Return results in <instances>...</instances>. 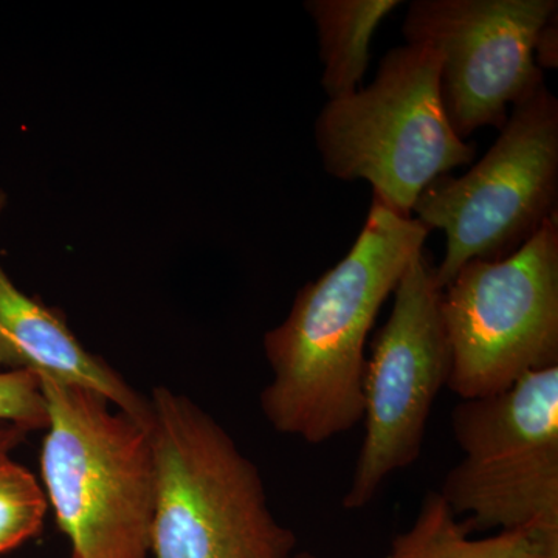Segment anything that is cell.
I'll return each instance as SVG.
<instances>
[{
  "instance_id": "cell-8",
  "label": "cell",
  "mask_w": 558,
  "mask_h": 558,
  "mask_svg": "<svg viewBox=\"0 0 558 558\" xmlns=\"http://www.w3.org/2000/svg\"><path fill=\"white\" fill-rule=\"evenodd\" d=\"M442 289L424 252L395 290L391 315L371 341L363 374L365 436L341 506L366 508L389 476L421 457L429 414L451 373Z\"/></svg>"
},
{
  "instance_id": "cell-12",
  "label": "cell",
  "mask_w": 558,
  "mask_h": 558,
  "mask_svg": "<svg viewBox=\"0 0 558 558\" xmlns=\"http://www.w3.org/2000/svg\"><path fill=\"white\" fill-rule=\"evenodd\" d=\"M400 0H307L304 10L317 27L322 86L329 101L360 89L369 68L371 39Z\"/></svg>"
},
{
  "instance_id": "cell-9",
  "label": "cell",
  "mask_w": 558,
  "mask_h": 558,
  "mask_svg": "<svg viewBox=\"0 0 558 558\" xmlns=\"http://www.w3.org/2000/svg\"><path fill=\"white\" fill-rule=\"evenodd\" d=\"M557 0H416L402 25L407 44L439 54V92L458 137L501 130L509 106L543 86L535 39Z\"/></svg>"
},
{
  "instance_id": "cell-3",
  "label": "cell",
  "mask_w": 558,
  "mask_h": 558,
  "mask_svg": "<svg viewBox=\"0 0 558 558\" xmlns=\"http://www.w3.org/2000/svg\"><path fill=\"white\" fill-rule=\"evenodd\" d=\"M49 410L43 488L76 558H153L148 427L89 389L39 379Z\"/></svg>"
},
{
  "instance_id": "cell-1",
  "label": "cell",
  "mask_w": 558,
  "mask_h": 558,
  "mask_svg": "<svg viewBox=\"0 0 558 558\" xmlns=\"http://www.w3.org/2000/svg\"><path fill=\"white\" fill-rule=\"evenodd\" d=\"M428 234L414 216L373 199L344 258L299 290L284 322L264 336L274 377L260 410L275 432L318 446L362 422L366 341Z\"/></svg>"
},
{
  "instance_id": "cell-10",
  "label": "cell",
  "mask_w": 558,
  "mask_h": 558,
  "mask_svg": "<svg viewBox=\"0 0 558 558\" xmlns=\"http://www.w3.org/2000/svg\"><path fill=\"white\" fill-rule=\"evenodd\" d=\"M0 368L97 392L148 427L149 400L76 339L64 317L22 292L0 264Z\"/></svg>"
},
{
  "instance_id": "cell-6",
  "label": "cell",
  "mask_w": 558,
  "mask_h": 558,
  "mask_svg": "<svg viewBox=\"0 0 558 558\" xmlns=\"http://www.w3.org/2000/svg\"><path fill=\"white\" fill-rule=\"evenodd\" d=\"M557 201L558 100L543 84L513 106L475 167L433 180L411 215L446 234V255L435 267L444 289L470 260L502 259L526 244L557 216Z\"/></svg>"
},
{
  "instance_id": "cell-18",
  "label": "cell",
  "mask_w": 558,
  "mask_h": 558,
  "mask_svg": "<svg viewBox=\"0 0 558 558\" xmlns=\"http://www.w3.org/2000/svg\"><path fill=\"white\" fill-rule=\"evenodd\" d=\"M5 205H7L5 193H3L2 190H0V211H2L3 208H5Z\"/></svg>"
},
{
  "instance_id": "cell-15",
  "label": "cell",
  "mask_w": 558,
  "mask_h": 558,
  "mask_svg": "<svg viewBox=\"0 0 558 558\" xmlns=\"http://www.w3.org/2000/svg\"><path fill=\"white\" fill-rule=\"evenodd\" d=\"M534 58L538 69L558 68V20L557 13L553 14L535 39Z\"/></svg>"
},
{
  "instance_id": "cell-11",
  "label": "cell",
  "mask_w": 558,
  "mask_h": 558,
  "mask_svg": "<svg viewBox=\"0 0 558 558\" xmlns=\"http://www.w3.org/2000/svg\"><path fill=\"white\" fill-rule=\"evenodd\" d=\"M439 492H427L414 523L396 535L384 558H558V538L534 529L470 538Z\"/></svg>"
},
{
  "instance_id": "cell-13",
  "label": "cell",
  "mask_w": 558,
  "mask_h": 558,
  "mask_svg": "<svg viewBox=\"0 0 558 558\" xmlns=\"http://www.w3.org/2000/svg\"><path fill=\"white\" fill-rule=\"evenodd\" d=\"M49 501L38 478L20 462L0 457V556L43 532Z\"/></svg>"
},
{
  "instance_id": "cell-19",
  "label": "cell",
  "mask_w": 558,
  "mask_h": 558,
  "mask_svg": "<svg viewBox=\"0 0 558 558\" xmlns=\"http://www.w3.org/2000/svg\"><path fill=\"white\" fill-rule=\"evenodd\" d=\"M72 558H76V557H72Z\"/></svg>"
},
{
  "instance_id": "cell-4",
  "label": "cell",
  "mask_w": 558,
  "mask_h": 558,
  "mask_svg": "<svg viewBox=\"0 0 558 558\" xmlns=\"http://www.w3.org/2000/svg\"><path fill=\"white\" fill-rule=\"evenodd\" d=\"M439 69L432 47L403 44L385 54L368 87L326 102L314 128L325 171L343 182L366 180L373 199L413 216L433 180L472 163L475 148L444 110Z\"/></svg>"
},
{
  "instance_id": "cell-7",
  "label": "cell",
  "mask_w": 558,
  "mask_h": 558,
  "mask_svg": "<svg viewBox=\"0 0 558 558\" xmlns=\"http://www.w3.org/2000/svg\"><path fill=\"white\" fill-rule=\"evenodd\" d=\"M451 349L447 388L488 398L534 371L558 366V219L512 255L473 259L440 299Z\"/></svg>"
},
{
  "instance_id": "cell-16",
  "label": "cell",
  "mask_w": 558,
  "mask_h": 558,
  "mask_svg": "<svg viewBox=\"0 0 558 558\" xmlns=\"http://www.w3.org/2000/svg\"><path fill=\"white\" fill-rule=\"evenodd\" d=\"M27 429L17 425L0 424V457H9L27 438Z\"/></svg>"
},
{
  "instance_id": "cell-17",
  "label": "cell",
  "mask_w": 558,
  "mask_h": 558,
  "mask_svg": "<svg viewBox=\"0 0 558 558\" xmlns=\"http://www.w3.org/2000/svg\"><path fill=\"white\" fill-rule=\"evenodd\" d=\"M288 558H318L315 557L314 554L311 553H299V554H292V556Z\"/></svg>"
},
{
  "instance_id": "cell-14",
  "label": "cell",
  "mask_w": 558,
  "mask_h": 558,
  "mask_svg": "<svg viewBox=\"0 0 558 558\" xmlns=\"http://www.w3.org/2000/svg\"><path fill=\"white\" fill-rule=\"evenodd\" d=\"M0 424L28 433L49 427V410L39 379L24 371H0Z\"/></svg>"
},
{
  "instance_id": "cell-2",
  "label": "cell",
  "mask_w": 558,
  "mask_h": 558,
  "mask_svg": "<svg viewBox=\"0 0 558 558\" xmlns=\"http://www.w3.org/2000/svg\"><path fill=\"white\" fill-rule=\"evenodd\" d=\"M148 432L156 468L153 558H288L292 529L270 509L258 468L185 395L154 389Z\"/></svg>"
},
{
  "instance_id": "cell-5",
  "label": "cell",
  "mask_w": 558,
  "mask_h": 558,
  "mask_svg": "<svg viewBox=\"0 0 558 558\" xmlns=\"http://www.w3.org/2000/svg\"><path fill=\"white\" fill-rule=\"evenodd\" d=\"M451 433L462 459L439 495L473 531L534 529L558 538V366L488 398L461 400Z\"/></svg>"
}]
</instances>
